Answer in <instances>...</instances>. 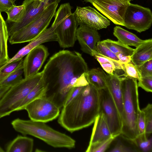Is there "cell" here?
Instances as JSON below:
<instances>
[{
  "mask_svg": "<svg viewBox=\"0 0 152 152\" xmlns=\"http://www.w3.org/2000/svg\"><path fill=\"white\" fill-rule=\"evenodd\" d=\"M88 70L79 53L63 50L56 53L50 58L42 71V77L47 87L45 96L62 108L78 78Z\"/></svg>",
  "mask_w": 152,
  "mask_h": 152,
  "instance_id": "cell-1",
  "label": "cell"
},
{
  "mask_svg": "<svg viewBox=\"0 0 152 152\" xmlns=\"http://www.w3.org/2000/svg\"><path fill=\"white\" fill-rule=\"evenodd\" d=\"M99 111V90L88 84L62 107L58 122L67 131L73 132L94 123Z\"/></svg>",
  "mask_w": 152,
  "mask_h": 152,
  "instance_id": "cell-2",
  "label": "cell"
},
{
  "mask_svg": "<svg viewBox=\"0 0 152 152\" xmlns=\"http://www.w3.org/2000/svg\"><path fill=\"white\" fill-rule=\"evenodd\" d=\"M123 94L122 126L121 134L131 141L139 135L137 121L140 108L137 80L125 77L121 78Z\"/></svg>",
  "mask_w": 152,
  "mask_h": 152,
  "instance_id": "cell-3",
  "label": "cell"
},
{
  "mask_svg": "<svg viewBox=\"0 0 152 152\" xmlns=\"http://www.w3.org/2000/svg\"><path fill=\"white\" fill-rule=\"evenodd\" d=\"M11 124L16 131L39 138L53 147L71 149L75 147L74 139L54 129L45 123L17 118L12 121Z\"/></svg>",
  "mask_w": 152,
  "mask_h": 152,
  "instance_id": "cell-4",
  "label": "cell"
},
{
  "mask_svg": "<svg viewBox=\"0 0 152 152\" xmlns=\"http://www.w3.org/2000/svg\"><path fill=\"white\" fill-rule=\"evenodd\" d=\"M42 71L23 78L11 86L0 99V118L9 115L17 110L42 76Z\"/></svg>",
  "mask_w": 152,
  "mask_h": 152,
  "instance_id": "cell-5",
  "label": "cell"
},
{
  "mask_svg": "<svg viewBox=\"0 0 152 152\" xmlns=\"http://www.w3.org/2000/svg\"><path fill=\"white\" fill-rule=\"evenodd\" d=\"M72 7L69 3L62 4L54 15V22L57 26L55 33L60 46L66 48L73 47L76 41L77 25Z\"/></svg>",
  "mask_w": 152,
  "mask_h": 152,
  "instance_id": "cell-6",
  "label": "cell"
},
{
  "mask_svg": "<svg viewBox=\"0 0 152 152\" xmlns=\"http://www.w3.org/2000/svg\"><path fill=\"white\" fill-rule=\"evenodd\" d=\"M58 3L50 5L34 20L19 31L10 36L9 41L11 44L30 42L47 28L54 16Z\"/></svg>",
  "mask_w": 152,
  "mask_h": 152,
  "instance_id": "cell-7",
  "label": "cell"
},
{
  "mask_svg": "<svg viewBox=\"0 0 152 152\" xmlns=\"http://www.w3.org/2000/svg\"><path fill=\"white\" fill-rule=\"evenodd\" d=\"M99 92V113L104 114L112 135L117 137L121 132V116L107 88Z\"/></svg>",
  "mask_w": 152,
  "mask_h": 152,
  "instance_id": "cell-8",
  "label": "cell"
},
{
  "mask_svg": "<svg viewBox=\"0 0 152 152\" xmlns=\"http://www.w3.org/2000/svg\"><path fill=\"white\" fill-rule=\"evenodd\" d=\"M60 109L45 96L32 101L24 108L31 120L45 123L58 117L60 114Z\"/></svg>",
  "mask_w": 152,
  "mask_h": 152,
  "instance_id": "cell-9",
  "label": "cell"
},
{
  "mask_svg": "<svg viewBox=\"0 0 152 152\" xmlns=\"http://www.w3.org/2000/svg\"><path fill=\"white\" fill-rule=\"evenodd\" d=\"M124 26L141 33L149 29L152 23V13L147 7L130 3L126 11Z\"/></svg>",
  "mask_w": 152,
  "mask_h": 152,
  "instance_id": "cell-10",
  "label": "cell"
},
{
  "mask_svg": "<svg viewBox=\"0 0 152 152\" xmlns=\"http://www.w3.org/2000/svg\"><path fill=\"white\" fill-rule=\"evenodd\" d=\"M129 0H88L99 11L114 24L124 26V15Z\"/></svg>",
  "mask_w": 152,
  "mask_h": 152,
  "instance_id": "cell-11",
  "label": "cell"
},
{
  "mask_svg": "<svg viewBox=\"0 0 152 152\" xmlns=\"http://www.w3.org/2000/svg\"><path fill=\"white\" fill-rule=\"evenodd\" d=\"M61 0H24V14L18 22L13 23L8 30L9 37L28 25L40 15L51 4Z\"/></svg>",
  "mask_w": 152,
  "mask_h": 152,
  "instance_id": "cell-12",
  "label": "cell"
},
{
  "mask_svg": "<svg viewBox=\"0 0 152 152\" xmlns=\"http://www.w3.org/2000/svg\"><path fill=\"white\" fill-rule=\"evenodd\" d=\"M77 26L87 25L97 30L105 28L110 25L109 20L90 6H77L73 13Z\"/></svg>",
  "mask_w": 152,
  "mask_h": 152,
  "instance_id": "cell-13",
  "label": "cell"
},
{
  "mask_svg": "<svg viewBox=\"0 0 152 152\" xmlns=\"http://www.w3.org/2000/svg\"><path fill=\"white\" fill-rule=\"evenodd\" d=\"M49 55L48 48L42 44L31 50L23 60L24 78L31 77L39 72Z\"/></svg>",
  "mask_w": 152,
  "mask_h": 152,
  "instance_id": "cell-14",
  "label": "cell"
},
{
  "mask_svg": "<svg viewBox=\"0 0 152 152\" xmlns=\"http://www.w3.org/2000/svg\"><path fill=\"white\" fill-rule=\"evenodd\" d=\"M76 37L81 50L92 56L93 51H96L97 44L100 41L97 30L86 25H81L77 28Z\"/></svg>",
  "mask_w": 152,
  "mask_h": 152,
  "instance_id": "cell-15",
  "label": "cell"
},
{
  "mask_svg": "<svg viewBox=\"0 0 152 152\" xmlns=\"http://www.w3.org/2000/svg\"><path fill=\"white\" fill-rule=\"evenodd\" d=\"M57 26L56 24L53 23L50 27L46 29L37 37L20 49L5 64L0 67V70H1L11 62L22 59L33 48L42 43L51 41H57V37L54 31Z\"/></svg>",
  "mask_w": 152,
  "mask_h": 152,
  "instance_id": "cell-16",
  "label": "cell"
},
{
  "mask_svg": "<svg viewBox=\"0 0 152 152\" xmlns=\"http://www.w3.org/2000/svg\"><path fill=\"white\" fill-rule=\"evenodd\" d=\"M106 83L107 88L121 117L123 112V98L121 77L115 73L108 74L106 77Z\"/></svg>",
  "mask_w": 152,
  "mask_h": 152,
  "instance_id": "cell-17",
  "label": "cell"
},
{
  "mask_svg": "<svg viewBox=\"0 0 152 152\" xmlns=\"http://www.w3.org/2000/svg\"><path fill=\"white\" fill-rule=\"evenodd\" d=\"M94 123L89 145L105 140L113 136L102 113L99 114Z\"/></svg>",
  "mask_w": 152,
  "mask_h": 152,
  "instance_id": "cell-18",
  "label": "cell"
},
{
  "mask_svg": "<svg viewBox=\"0 0 152 152\" xmlns=\"http://www.w3.org/2000/svg\"><path fill=\"white\" fill-rule=\"evenodd\" d=\"M131 60L132 63L137 66L152 60V39L145 40L136 47L131 56Z\"/></svg>",
  "mask_w": 152,
  "mask_h": 152,
  "instance_id": "cell-19",
  "label": "cell"
},
{
  "mask_svg": "<svg viewBox=\"0 0 152 152\" xmlns=\"http://www.w3.org/2000/svg\"><path fill=\"white\" fill-rule=\"evenodd\" d=\"M34 140L31 138L18 135L7 145V152H31L34 147Z\"/></svg>",
  "mask_w": 152,
  "mask_h": 152,
  "instance_id": "cell-20",
  "label": "cell"
},
{
  "mask_svg": "<svg viewBox=\"0 0 152 152\" xmlns=\"http://www.w3.org/2000/svg\"><path fill=\"white\" fill-rule=\"evenodd\" d=\"M9 35L6 21L0 12V66L10 60L8 55L7 41Z\"/></svg>",
  "mask_w": 152,
  "mask_h": 152,
  "instance_id": "cell-21",
  "label": "cell"
},
{
  "mask_svg": "<svg viewBox=\"0 0 152 152\" xmlns=\"http://www.w3.org/2000/svg\"><path fill=\"white\" fill-rule=\"evenodd\" d=\"M113 34L118 41L128 46L136 48L145 41L140 39L135 34L119 26L114 28Z\"/></svg>",
  "mask_w": 152,
  "mask_h": 152,
  "instance_id": "cell-22",
  "label": "cell"
},
{
  "mask_svg": "<svg viewBox=\"0 0 152 152\" xmlns=\"http://www.w3.org/2000/svg\"><path fill=\"white\" fill-rule=\"evenodd\" d=\"M107 75L100 68H94L88 70L86 77L88 83L98 90L107 88Z\"/></svg>",
  "mask_w": 152,
  "mask_h": 152,
  "instance_id": "cell-23",
  "label": "cell"
},
{
  "mask_svg": "<svg viewBox=\"0 0 152 152\" xmlns=\"http://www.w3.org/2000/svg\"><path fill=\"white\" fill-rule=\"evenodd\" d=\"M92 53V56L99 62L103 69L108 74L113 73L116 70L122 69L123 64L103 56L97 51H93Z\"/></svg>",
  "mask_w": 152,
  "mask_h": 152,
  "instance_id": "cell-24",
  "label": "cell"
},
{
  "mask_svg": "<svg viewBox=\"0 0 152 152\" xmlns=\"http://www.w3.org/2000/svg\"><path fill=\"white\" fill-rule=\"evenodd\" d=\"M47 88V86L42 77L38 83L22 102L17 111L24 110L25 106L30 102L37 98L45 96Z\"/></svg>",
  "mask_w": 152,
  "mask_h": 152,
  "instance_id": "cell-25",
  "label": "cell"
},
{
  "mask_svg": "<svg viewBox=\"0 0 152 152\" xmlns=\"http://www.w3.org/2000/svg\"><path fill=\"white\" fill-rule=\"evenodd\" d=\"M101 42L116 55L121 54L131 56L134 50L118 41H115L107 39Z\"/></svg>",
  "mask_w": 152,
  "mask_h": 152,
  "instance_id": "cell-26",
  "label": "cell"
},
{
  "mask_svg": "<svg viewBox=\"0 0 152 152\" xmlns=\"http://www.w3.org/2000/svg\"><path fill=\"white\" fill-rule=\"evenodd\" d=\"M139 152H152V138L147 137L146 134L138 135L132 141Z\"/></svg>",
  "mask_w": 152,
  "mask_h": 152,
  "instance_id": "cell-27",
  "label": "cell"
},
{
  "mask_svg": "<svg viewBox=\"0 0 152 152\" xmlns=\"http://www.w3.org/2000/svg\"><path fill=\"white\" fill-rule=\"evenodd\" d=\"M25 10L24 4L23 3L20 5H13L6 12L7 14V21L8 23H16L22 18Z\"/></svg>",
  "mask_w": 152,
  "mask_h": 152,
  "instance_id": "cell-28",
  "label": "cell"
},
{
  "mask_svg": "<svg viewBox=\"0 0 152 152\" xmlns=\"http://www.w3.org/2000/svg\"><path fill=\"white\" fill-rule=\"evenodd\" d=\"M23 64L18 68L0 82V87L10 86L16 84L23 78Z\"/></svg>",
  "mask_w": 152,
  "mask_h": 152,
  "instance_id": "cell-29",
  "label": "cell"
},
{
  "mask_svg": "<svg viewBox=\"0 0 152 152\" xmlns=\"http://www.w3.org/2000/svg\"><path fill=\"white\" fill-rule=\"evenodd\" d=\"M117 137L112 136L108 139L97 143L89 144L86 151V152H104Z\"/></svg>",
  "mask_w": 152,
  "mask_h": 152,
  "instance_id": "cell-30",
  "label": "cell"
},
{
  "mask_svg": "<svg viewBox=\"0 0 152 152\" xmlns=\"http://www.w3.org/2000/svg\"><path fill=\"white\" fill-rule=\"evenodd\" d=\"M122 70L124 72V75L126 77L137 81L142 78L137 67L130 62L123 64Z\"/></svg>",
  "mask_w": 152,
  "mask_h": 152,
  "instance_id": "cell-31",
  "label": "cell"
},
{
  "mask_svg": "<svg viewBox=\"0 0 152 152\" xmlns=\"http://www.w3.org/2000/svg\"><path fill=\"white\" fill-rule=\"evenodd\" d=\"M142 110L144 113L145 121V134L149 137L152 133V104H148Z\"/></svg>",
  "mask_w": 152,
  "mask_h": 152,
  "instance_id": "cell-32",
  "label": "cell"
},
{
  "mask_svg": "<svg viewBox=\"0 0 152 152\" xmlns=\"http://www.w3.org/2000/svg\"><path fill=\"white\" fill-rule=\"evenodd\" d=\"M96 51L103 56L120 62L117 56L101 41L98 42L97 44Z\"/></svg>",
  "mask_w": 152,
  "mask_h": 152,
  "instance_id": "cell-33",
  "label": "cell"
},
{
  "mask_svg": "<svg viewBox=\"0 0 152 152\" xmlns=\"http://www.w3.org/2000/svg\"><path fill=\"white\" fill-rule=\"evenodd\" d=\"M110 152H139L136 147H133L125 144L121 140L118 139L115 146L109 151Z\"/></svg>",
  "mask_w": 152,
  "mask_h": 152,
  "instance_id": "cell-34",
  "label": "cell"
},
{
  "mask_svg": "<svg viewBox=\"0 0 152 152\" xmlns=\"http://www.w3.org/2000/svg\"><path fill=\"white\" fill-rule=\"evenodd\" d=\"M137 66L142 77L152 76V60L148 61L141 65Z\"/></svg>",
  "mask_w": 152,
  "mask_h": 152,
  "instance_id": "cell-35",
  "label": "cell"
},
{
  "mask_svg": "<svg viewBox=\"0 0 152 152\" xmlns=\"http://www.w3.org/2000/svg\"><path fill=\"white\" fill-rule=\"evenodd\" d=\"M138 87H140L148 92H152V76L142 77L137 83Z\"/></svg>",
  "mask_w": 152,
  "mask_h": 152,
  "instance_id": "cell-36",
  "label": "cell"
},
{
  "mask_svg": "<svg viewBox=\"0 0 152 152\" xmlns=\"http://www.w3.org/2000/svg\"><path fill=\"white\" fill-rule=\"evenodd\" d=\"M137 125L139 135L145 134V121L144 113L140 110L137 117Z\"/></svg>",
  "mask_w": 152,
  "mask_h": 152,
  "instance_id": "cell-37",
  "label": "cell"
},
{
  "mask_svg": "<svg viewBox=\"0 0 152 152\" xmlns=\"http://www.w3.org/2000/svg\"><path fill=\"white\" fill-rule=\"evenodd\" d=\"M23 59L13 61L10 63L1 70V72L6 74H10L15 70L23 64Z\"/></svg>",
  "mask_w": 152,
  "mask_h": 152,
  "instance_id": "cell-38",
  "label": "cell"
},
{
  "mask_svg": "<svg viewBox=\"0 0 152 152\" xmlns=\"http://www.w3.org/2000/svg\"><path fill=\"white\" fill-rule=\"evenodd\" d=\"M85 86H73L67 96L64 102L63 106L67 104L77 96Z\"/></svg>",
  "mask_w": 152,
  "mask_h": 152,
  "instance_id": "cell-39",
  "label": "cell"
},
{
  "mask_svg": "<svg viewBox=\"0 0 152 152\" xmlns=\"http://www.w3.org/2000/svg\"><path fill=\"white\" fill-rule=\"evenodd\" d=\"M14 5L15 2L12 0H0V12H6Z\"/></svg>",
  "mask_w": 152,
  "mask_h": 152,
  "instance_id": "cell-40",
  "label": "cell"
},
{
  "mask_svg": "<svg viewBox=\"0 0 152 152\" xmlns=\"http://www.w3.org/2000/svg\"><path fill=\"white\" fill-rule=\"evenodd\" d=\"M119 59V62L122 64H125L131 62V56H127L121 54L116 55Z\"/></svg>",
  "mask_w": 152,
  "mask_h": 152,
  "instance_id": "cell-41",
  "label": "cell"
},
{
  "mask_svg": "<svg viewBox=\"0 0 152 152\" xmlns=\"http://www.w3.org/2000/svg\"><path fill=\"white\" fill-rule=\"evenodd\" d=\"M11 87L10 86L0 87V99Z\"/></svg>",
  "mask_w": 152,
  "mask_h": 152,
  "instance_id": "cell-42",
  "label": "cell"
},
{
  "mask_svg": "<svg viewBox=\"0 0 152 152\" xmlns=\"http://www.w3.org/2000/svg\"><path fill=\"white\" fill-rule=\"evenodd\" d=\"M10 74H6L2 72L1 70H0V82L8 76Z\"/></svg>",
  "mask_w": 152,
  "mask_h": 152,
  "instance_id": "cell-43",
  "label": "cell"
},
{
  "mask_svg": "<svg viewBox=\"0 0 152 152\" xmlns=\"http://www.w3.org/2000/svg\"><path fill=\"white\" fill-rule=\"evenodd\" d=\"M4 150L0 146V152H4Z\"/></svg>",
  "mask_w": 152,
  "mask_h": 152,
  "instance_id": "cell-44",
  "label": "cell"
},
{
  "mask_svg": "<svg viewBox=\"0 0 152 152\" xmlns=\"http://www.w3.org/2000/svg\"><path fill=\"white\" fill-rule=\"evenodd\" d=\"M88 0H83L84 1L86 2H87V1H88ZM130 0L131 1H133V0Z\"/></svg>",
  "mask_w": 152,
  "mask_h": 152,
  "instance_id": "cell-45",
  "label": "cell"
},
{
  "mask_svg": "<svg viewBox=\"0 0 152 152\" xmlns=\"http://www.w3.org/2000/svg\"><path fill=\"white\" fill-rule=\"evenodd\" d=\"M14 1L15 2L17 0H12Z\"/></svg>",
  "mask_w": 152,
  "mask_h": 152,
  "instance_id": "cell-46",
  "label": "cell"
}]
</instances>
